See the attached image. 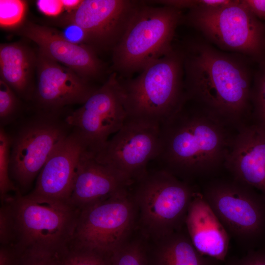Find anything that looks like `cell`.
Masks as SVG:
<instances>
[{
    "instance_id": "cell-16",
    "label": "cell",
    "mask_w": 265,
    "mask_h": 265,
    "mask_svg": "<svg viewBox=\"0 0 265 265\" xmlns=\"http://www.w3.org/2000/svg\"><path fill=\"white\" fill-rule=\"evenodd\" d=\"M238 128L223 166L233 179L258 189L265 199V127L258 124Z\"/></svg>"
},
{
    "instance_id": "cell-25",
    "label": "cell",
    "mask_w": 265,
    "mask_h": 265,
    "mask_svg": "<svg viewBox=\"0 0 265 265\" xmlns=\"http://www.w3.org/2000/svg\"><path fill=\"white\" fill-rule=\"evenodd\" d=\"M26 3L20 0H0V25L12 28L20 26L25 17Z\"/></svg>"
},
{
    "instance_id": "cell-29",
    "label": "cell",
    "mask_w": 265,
    "mask_h": 265,
    "mask_svg": "<svg viewBox=\"0 0 265 265\" xmlns=\"http://www.w3.org/2000/svg\"><path fill=\"white\" fill-rule=\"evenodd\" d=\"M62 26L63 29L60 33L66 40L74 44L88 45L87 35L80 26L74 24Z\"/></svg>"
},
{
    "instance_id": "cell-24",
    "label": "cell",
    "mask_w": 265,
    "mask_h": 265,
    "mask_svg": "<svg viewBox=\"0 0 265 265\" xmlns=\"http://www.w3.org/2000/svg\"><path fill=\"white\" fill-rule=\"evenodd\" d=\"M259 63V68L253 77L251 103L260 121L259 124L265 127V60Z\"/></svg>"
},
{
    "instance_id": "cell-19",
    "label": "cell",
    "mask_w": 265,
    "mask_h": 265,
    "mask_svg": "<svg viewBox=\"0 0 265 265\" xmlns=\"http://www.w3.org/2000/svg\"><path fill=\"white\" fill-rule=\"evenodd\" d=\"M185 224L188 237L200 254L220 262L225 261L230 235L201 192H195Z\"/></svg>"
},
{
    "instance_id": "cell-1",
    "label": "cell",
    "mask_w": 265,
    "mask_h": 265,
    "mask_svg": "<svg viewBox=\"0 0 265 265\" xmlns=\"http://www.w3.org/2000/svg\"><path fill=\"white\" fill-rule=\"evenodd\" d=\"M187 101L240 127L251 106L252 73L248 57L219 50L204 38L180 47Z\"/></svg>"
},
{
    "instance_id": "cell-15",
    "label": "cell",
    "mask_w": 265,
    "mask_h": 265,
    "mask_svg": "<svg viewBox=\"0 0 265 265\" xmlns=\"http://www.w3.org/2000/svg\"><path fill=\"white\" fill-rule=\"evenodd\" d=\"M21 33L36 43L42 54L88 81L98 78L103 72L104 65L96 50L89 45L71 43L60 32L32 22L24 24Z\"/></svg>"
},
{
    "instance_id": "cell-2",
    "label": "cell",
    "mask_w": 265,
    "mask_h": 265,
    "mask_svg": "<svg viewBox=\"0 0 265 265\" xmlns=\"http://www.w3.org/2000/svg\"><path fill=\"white\" fill-rule=\"evenodd\" d=\"M186 104L160 125V148L156 159L175 175H199L224 165L233 137L227 124L200 107ZM155 159V160H156Z\"/></svg>"
},
{
    "instance_id": "cell-17",
    "label": "cell",
    "mask_w": 265,
    "mask_h": 265,
    "mask_svg": "<svg viewBox=\"0 0 265 265\" xmlns=\"http://www.w3.org/2000/svg\"><path fill=\"white\" fill-rule=\"evenodd\" d=\"M88 150L79 132L74 129L53 151L38 174L33 194L68 201L76 170Z\"/></svg>"
},
{
    "instance_id": "cell-30",
    "label": "cell",
    "mask_w": 265,
    "mask_h": 265,
    "mask_svg": "<svg viewBox=\"0 0 265 265\" xmlns=\"http://www.w3.org/2000/svg\"><path fill=\"white\" fill-rule=\"evenodd\" d=\"M224 265H265V251H251L241 257L230 260Z\"/></svg>"
},
{
    "instance_id": "cell-32",
    "label": "cell",
    "mask_w": 265,
    "mask_h": 265,
    "mask_svg": "<svg viewBox=\"0 0 265 265\" xmlns=\"http://www.w3.org/2000/svg\"><path fill=\"white\" fill-rule=\"evenodd\" d=\"M240 1L258 19L265 20V0H240Z\"/></svg>"
},
{
    "instance_id": "cell-10",
    "label": "cell",
    "mask_w": 265,
    "mask_h": 265,
    "mask_svg": "<svg viewBox=\"0 0 265 265\" xmlns=\"http://www.w3.org/2000/svg\"><path fill=\"white\" fill-rule=\"evenodd\" d=\"M201 193L230 236L250 241L265 231V199L254 188L234 179L216 180Z\"/></svg>"
},
{
    "instance_id": "cell-28",
    "label": "cell",
    "mask_w": 265,
    "mask_h": 265,
    "mask_svg": "<svg viewBox=\"0 0 265 265\" xmlns=\"http://www.w3.org/2000/svg\"><path fill=\"white\" fill-rule=\"evenodd\" d=\"M59 254L29 251L14 256L11 265H59Z\"/></svg>"
},
{
    "instance_id": "cell-31",
    "label": "cell",
    "mask_w": 265,
    "mask_h": 265,
    "mask_svg": "<svg viewBox=\"0 0 265 265\" xmlns=\"http://www.w3.org/2000/svg\"><path fill=\"white\" fill-rule=\"evenodd\" d=\"M36 5L42 13L52 17L57 16L64 9L61 0H38Z\"/></svg>"
},
{
    "instance_id": "cell-8",
    "label": "cell",
    "mask_w": 265,
    "mask_h": 265,
    "mask_svg": "<svg viewBox=\"0 0 265 265\" xmlns=\"http://www.w3.org/2000/svg\"><path fill=\"white\" fill-rule=\"evenodd\" d=\"M137 211L128 189L80 210L70 243L112 255L128 242Z\"/></svg>"
},
{
    "instance_id": "cell-9",
    "label": "cell",
    "mask_w": 265,
    "mask_h": 265,
    "mask_svg": "<svg viewBox=\"0 0 265 265\" xmlns=\"http://www.w3.org/2000/svg\"><path fill=\"white\" fill-rule=\"evenodd\" d=\"M58 113L42 111L12 137L10 176L18 193L24 195L48 158L70 133Z\"/></svg>"
},
{
    "instance_id": "cell-18",
    "label": "cell",
    "mask_w": 265,
    "mask_h": 265,
    "mask_svg": "<svg viewBox=\"0 0 265 265\" xmlns=\"http://www.w3.org/2000/svg\"><path fill=\"white\" fill-rule=\"evenodd\" d=\"M131 184L114 169L98 162L86 150L77 167L68 202L81 210L128 189Z\"/></svg>"
},
{
    "instance_id": "cell-7",
    "label": "cell",
    "mask_w": 265,
    "mask_h": 265,
    "mask_svg": "<svg viewBox=\"0 0 265 265\" xmlns=\"http://www.w3.org/2000/svg\"><path fill=\"white\" fill-rule=\"evenodd\" d=\"M135 182L131 194L145 232L159 240L180 231L196 192L192 187L163 169L147 171Z\"/></svg>"
},
{
    "instance_id": "cell-22",
    "label": "cell",
    "mask_w": 265,
    "mask_h": 265,
    "mask_svg": "<svg viewBox=\"0 0 265 265\" xmlns=\"http://www.w3.org/2000/svg\"><path fill=\"white\" fill-rule=\"evenodd\" d=\"M112 256L70 242L59 255V265H112Z\"/></svg>"
},
{
    "instance_id": "cell-33",
    "label": "cell",
    "mask_w": 265,
    "mask_h": 265,
    "mask_svg": "<svg viewBox=\"0 0 265 265\" xmlns=\"http://www.w3.org/2000/svg\"><path fill=\"white\" fill-rule=\"evenodd\" d=\"M82 0H61L64 9L68 12L75 10L80 4Z\"/></svg>"
},
{
    "instance_id": "cell-13",
    "label": "cell",
    "mask_w": 265,
    "mask_h": 265,
    "mask_svg": "<svg viewBox=\"0 0 265 265\" xmlns=\"http://www.w3.org/2000/svg\"><path fill=\"white\" fill-rule=\"evenodd\" d=\"M141 1L82 0L75 10L60 20L61 26L77 25L85 32L88 45L113 49L120 41Z\"/></svg>"
},
{
    "instance_id": "cell-3",
    "label": "cell",
    "mask_w": 265,
    "mask_h": 265,
    "mask_svg": "<svg viewBox=\"0 0 265 265\" xmlns=\"http://www.w3.org/2000/svg\"><path fill=\"white\" fill-rule=\"evenodd\" d=\"M80 210L68 201L32 192L1 202L0 246L16 255L29 251L59 254L71 241Z\"/></svg>"
},
{
    "instance_id": "cell-14",
    "label": "cell",
    "mask_w": 265,
    "mask_h": 265,
    "mask_svg": "<svg viewBox=\"0 0 265 265\" xmlns=\"http://www.w3.org/2000/svg\"><path fill=\"white\" fill-rule=\"evenodd\" d=\"M34 97L43 111L58 113L64 106L83 104L96 90L71 69L38 52Z\"/></svg>"
},
{
    "instance_id": "cell-26",
    "label": "cell",
    "mask_w": 265,
    "mask_h": 265,
    "mask_svg": "<svg viewBox=\"0 0 265 265\" xmlns=\"http://www.w3.org/2000/svg\"><path fill=\"white\" fill-rule=\"evenodd\" d=\"M21 107L17 95L0 80V120L1 125H6L17 117Z\"/></svg>"
},
{
    "instance_id": "cell-4",
    "label": "cell",
    "mask_w": 265,
    "mask_h": 265,
    "mask_svg": "<svg viewBox=\"0 0 265 265\" xmlns=\"http://www.w3.org/2000/svg\"><path fill=\"white\" fill-rule=\"evenodd\" d=\"M118 78L127 117L160 125L187 102L180 47L173 45L169 52L147 65L136 77Z\"/></svg>"
},
{
    "instance_id": "cell-20",
    "label": "cell",
    "mask_w": 265,
    "mask_h": 265,
    "mask_svg": "<svg viewBox=\"0 0 265 265\" xmlns=\"http://www.w3.org/2000/svg\"><path fill=\"white\" fill-rule=\"evenodd\" d=\"M37 59L32 50L21 43L0 44V80L18 96L26 100H31L34 96L33 79Z\"/></svg>"
},
{
    "instance_id": "cell-6",
    "label": "cell",
    "mask_w": 265,
    "mask_h": 265,
    "mask_svg": "<svg viewBox=\"0 0 265 265\" xmlns=\"http://www.w3.org/2000/svg\"><path fill=\"white\" fill-rule=\"evenodd\" d=\"M183 22L221 51L258 62L265 59V26L240 0L217 8L189 9Z\"/></svg>"
},
{
    "instance_id": "cell-27",
    "label": "cell",
    "mask_w": 265,
    "mask_h": 265,
    "mask_svg": "<svg viewBox=\"0 0 265 265\" xmlns=\"http://www.w3.org/2000/svg\"><path fill=\"white\" fill-rule=\"evenodd\" d=\"M112 265H146L141 244L136 241L127 242L113 254Z\"/></svg>"
},
{
    "instance_id": "cell-23",
    "label": "cell",
    "mask_w": 265,
    "mask_h": 265,
    "mask_svg": "<svg viewBox=\"0 0 265 265\" xmlns=\"http://www.w3.org/2000/svg\"><path fill=\"white\" fill-rule=\"evenodd\" d=\"M12 137L1 127L0 129V197L1 202L10 196V192L19 193L10 176Z\"/></svg>"
},
{
    "instance_id": "cell-21",
    "label": "cell",
    "mask_w": 265,
    "mask_h": 265,
    "mask_svg": "<svg viewBox=\"0 0 265 265\" xmlns=\"http://www.w3.org/2000/svg\"><path fill=\"white\" fill-rule=\"evenodd\" d=\"M159 240L155 265H219L220 262L200 254L180 231Z\"/></svg>"
},
{
    "instance_id": "cell-12",
    "label": "cell",
    "mask_w": 265,
    "mask_h": 265,
    "mask_svg": "<svg viewBox=\"0 0 265 265\" xmlns=\"http://www.w3.org/2000/svg\"><path fill=\"white\" fill-rule=\"evenodd\" d=\"M127 114L120 90L118 74L108 80L64 120L81 135L88 150L94 154L100 150L123 126Z\"/></svg>"
},
{
    "instance_id": "cell-11",
    "label": "cell",
    "mask_w": 265,
    "mask_h": 265,
    "mask_svg": "<svg viewBox=\"0 0 265 265\" xmlns=\"http://www.w3.org/2000/svg\"><path fill=\"white\" fill-rule=\"evenodd\" d=\"M160 148V124L127 117L120 130L95 154V159L119 173L131 184L147 172Z\"/></svg>"
},
{
    "instance_id": "cell-5",
    "label": "cell",
    "mask_w": 265,
    "mask_h": 265,
    "mask_svg": "<svg viewBox=\"0 0 265 265\" xmlns=\"http://www.w3.org/2000/svg\"><path fill=\"white\" fill-rule=\"evenodd\" d=\"M181 9L153 6L143 1L133 14L123 36L112 50V68L128 76L173 48L177 26L183 22Z\"/></svg>"
}]
</instances>
